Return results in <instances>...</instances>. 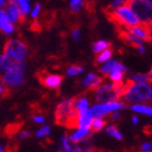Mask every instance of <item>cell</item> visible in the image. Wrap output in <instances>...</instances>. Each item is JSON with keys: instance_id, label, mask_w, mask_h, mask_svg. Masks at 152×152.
Masks as SVG:
<instances>
[{"instance_id": "obj_1", "label": "cell", "mask_w": 152, "mask_h": 152, "mask_svg": "<svg viewBox=\"0 0 152 152\" xmlns=\"http://www.w3.org/2000/svg\"><path fill=\"white\" fill-rule=\"evenodd\" d=\"M122 98L126 103L145 104L152 101V86L147 83H134L130 79L125 82Z\"/></svg>"}, {"instance_id": "obj_2", "label": "cell", "mask_w": 152, "mask_h": 152, "mask_svg": "<svg viewBox=\"0 0 152 152\" xmlns=\"http://www.w3.org/2000/svg\"><path fill=\"white\" fill-rule=\"evenodd\" d=\"M105 13H107L109 20L116 24L117 28H122V27L129 28V27L138 26L141 24L138 16L136 15V13L134 12L133 9L127 4V1L125 2V4L117 8L116 10L109 11Z\"/></svg>"}, {"instance_id": "obj_3", "label": "cell", "mask_w": 152, "mask_h": 152, "mask_svg": "<svg viewBox=\"0 0 152 152\" xmlns=\"http://www.w3.org/2000/svg\"><path fill=\"white\" fill-rule=\"evenodd\" d=\"M125 83H118V84H108L104 83L100 87L94 91V98L99 103H109V102H115L118 99L122 98L123 89Z\"/></svg>"}, {"instance_id": "obj_4", "label": "cell", "mask_w": 152, "mask_h": 152, "mask_svg": "<svg viewBox=\"0 0 152 152\" xmlns=\"http://www.w3.org/2000/svg\"><path fill=\"white\" fill-rule=\"evenodd\" d=\"M27 53V45L20 39H8L3 46V54L10 57L20 64H24Z\"/></svg>"}, {"instance_id": "obj_5", "label": "cell", "mask_w": 152, "mask_h": 152, "mask_svg": "<svg viewBox=\"0 0 152 152\" xmlns=\"http://www.w3.org/2000/svg\"><path fill=\"white\" fill-rule=\"evenodd\" d=\"M127 4L136 13L141 24L152 26V7L148 0H130Z\"/></svg>"}, {"instance_id": "obj_6", "label": "cell", "mask_w": 152, "mask_h": 152, "mask_svg": "<svg viewBox=\"0 0 152 152\" xmlns=\"http://www.w3.org/2000/svg\"><path fill=\"white\" fill-rule=\"evenodd\" d=\"M25 64H18L12 67L10 71L4 73L1 77L3 85H6L8 88H14L24 84L25 79Z\"/></svg>"}, {"instance_id": "obj_7", "label": "cell", "mask_w": 152, "mask_h": 152, "mask_svg": "<svg viewBox=\"0 0 152 152\" xmlns=\"http://www.w3.org/2000/svg\"><path fill=\"white\" fill-rule=\"evenodd\" d=\"M76 109L74 108L73 99H66L61 101L54 111V122L57 125L65 126L67 122L71 120Z\"/></svg>"}, {"instance_id": "obj_8", "label": "cell", "mask_w": 152, "mask_h": 152, "mask_svg": "<svg viewBox=\"0 0 152 152\" xmlns=\"http://www.w3.org/2000/svg\"><path fill=\"white\" fill-rule=\"evenodd\" d=\"M125 108H126V103L115 101L109 102V103H98V104L92 105L90 112L97 118V117H103L104 115L111 113V112H117V110Z\"/></svg>"}, {"instance_id": "obj_9", "label": "cell", "mask_w": 152, "mask_h": 152, "mask_svg": "<svg viewBox=\"0 0 152 152\" xmlns=\"http://www.w3.org/2000/svg\"><path fill=\"white\" fill-rule=\"evenodd\" d=\"M36 77L40 84L49 89H58L63 80V76L59 74H51L47 71H38Z\"/></svg>"}, {"instance_id": "obj_10", "label": "cell", "mask_w": 152, "mask_h": 152, "mask_svg": "<svg viewBox=\"0 0 152 152\" xmlns=\"http://www.w3.org/2000/svg\"><path fill=\"white\" fill-rule=\"evenodd\" d=\"M117 33H118V37H120L124 42H126V44L130 45L132 47L138 49L140 53H143V52H145V47H143V45H142V40H140L139 38L133 36L132 34H129L126 29H124V28H117Z\"/></svg>"}, {"instance_id": "obj_11", "label": "cell", "mask_w": 152, "mask_h": 152, "mask_svg": "<svg viewBox=\"0 0 152 152\" xmlns=\"http://www.w3.org/2000/svg\"><path fill=\"white\" fill-rule=\"evenodd\" d=\"M125 29H126L129 34H132L133 36L139 38L140 40H146V41L152 40L149 26L140 24V25H138V26H134V27H129V28H125Z\"/></svg>"}, {"instance_id": "obj_12", "label": "cell", "mask_w": 152, "mask_h": 152, "mask_svg": "<svg viewBox=\"0 0 152 152\" xmlns=\"http://www.w3.org/2000/svg\"><path fill=\"white\" fill-rule=\"evenodd\" d=\"M103 84V78L95 73H89L83 80V85L89 90H96Z\"/></svg>"}, {"instance_id": "obj_13", "label": "cell", "mask_w": 152, "mask_h": 152, "mask_svg": "<svg viewBox=\"0 0 152 152\" xmlns=\"http://www.w3.org/2000/svg\"><path fill=\"white\" fill-rule=\"evenodd\" d=\"M99 71L101 72L103 75H110L112 72H115V71H122V72H127V69L124 66L123 64H121L120 62L114 60H110L109 62H107L105 64L101 65L99 67Z\"/></svg>"}, {"instance_id": "obj_14", "label": "cell", "mask_w": 152, "mask_h": 152, "mask_svg": "<svg viewBox=\"0 0 152 152\" xmlns=\"http://www.w3.org/2000/svg\"><path fill=\"white\" fill-rule=\"evenodd\" d=\"M92 130L87 128H78L75 133H73L70 136V141L74 145H78V142H82L83 140H86L87 138L92 136Z\"/></svg>"}, {"instance_id": "obj_15", "label": "cell", "mask_w": 152, "mask_h": 152, "mask_svg": "<svg viewBox=\"0 0 152 152\" xmlns=\"http://www.w3.org/2000/svg\"><path fill=\"white\" fill-rule=\"evenodd\" d=\"M6 11H7V13L10 15V18L12 19L13 23L14 22H21L22 15H21V10H20V7H19L18 1H9V3L7 4Z\"/></svg>"}, {"instance_id": "obj_16", "label": "cell", "mask_w": 152, "mask_h": 152, "mask_svg": "<svg viewBox=\"0 0 152 152\" xmlns=\"http://www.w3.org/2000/svg\"><path fill=\"white\" fill-rule=\"evenodd\" d=\"M94 122V115L91 114L90 110L87 112L79 114V122H78V128H87L90 129Z\"/></svg>"}, {"instance_id": "obj_17", "label": "cell", "mask_w": 152, "mask_h": 152, "mask_svg": "<svg viewBox=\"0 0 152 152\" xmlns=\"http://www.w3.org/2000/svg\"><path fill=\"white\" fill-rule=\"evenodd\" d=\"M74 102V108L78 111V113H84V112L89 111V101L88 99L84 97V96H79V97H76L73 98Z\"/></svg>"}, {"instance_id": "obj_18", "label": "cell", "mask_w": 152, "mask_h": 152, "mask_svg": "<svg viewBox=\"0 0 152 152\" xmlns=\"http://www.w3.org/2000/svg\"><path fill=\"white\" fill-rule=\"evenodd\" d=\"M18 62H15V61L13 60V59H11L10 57H8V56H6V54H3L0 57V67H1V71L2 72H4V73H7L8 71H10L12 67H14L15 65H18Z\"/></svg>"}, {"instance_id": "obj_19", "label": "cell", "mask_w": 152, "mask_h": 152, "mask_svg": "<svg viewBox=\"0 0 152 152\" xmlns=\"http://www.w3.org/2000/svg\"><path fill=\"white\" fill-rule=\"evenodd\" d=\"M111 46V44L109 42V41H105V40H98L94 42L92 44V51L95 52V53H101L103 52L104 50L109 49V47Z\"/></svg>"}, {"instance_id": "obj_20", "label": "cell", "mask_w": 152, "mask_h": 152, "mask_svg": "<svg viewBox=\"0 0 152 152\" xmlns=\"http://www.w3.org/2000/svg\"><path fill=\"white\" fill-rule=\"evenodd\" d=\"M130 109H132L134 112H137V113H142V114H146V115H149V116H152V105L134 104V105H132Z\"/></svg>"}, {"instance_id": "obj_21", "label": "cell", "mask_w": 152, "mask_h": 152, "mask_svg": "<svg viewBox=\"0 0 152 152\" xmlns=\"http://www.w3.org/2000/svg\"><path fill=\"white\" fill-rule=\"evenodd\" d=\"M112 54H113V50L109 48V49H107V50H104L103 52H101V53H99L97 56V58H96V63L97 64L107 63L112 58Z\"/></svg>"}, {"instance_id": "obj_22", "label": "cell", "mask_w": 152, "mask_h": 152, "mask_svg": "<svg viewBox=\"0 0 152 152\" xmlns=\"http://www.w3.org/2000/svg\"><path fill=\"white\" fill-rule=\"evenodd\" d=\"M20 7V10H21V15H22V19H21V23H24L26 20V15L29 13V10H31V6H29V2L26 1V0H19L18 1Z\"/></svg>"}, {"instance_id": "obj_23", "label": "cell", "mask_w": 152, "mask_h": 152, "mask_svg": "<svg viewBox=\"0 0 152 152\" xmlns=\"http://www.w3.org/2000/svg\"><path fill=\"white\" fill-rule=\"evenodd\" d=\"M105 125H107V120L103 118V117H97V118H94L92 126H91L92 133L100 132V130H101Z\"/></svg>"}, {"instance_id": "obj_24", "label": "cell", "mask_w": 152, "mask_h": 152, "mask_svg": "<svg viewBox=\"0 0 152 152\" xmlns=\"http://www.w3.org/2000/svg\"><path fill=\"white\" fill-rule=\"evenodd\" d=\"M130 80L134 83H147L149 84L151 83L152 84V79L150 78L149 76L146 75V74H141V73H135L130 76Z\"/></svg>"}, {"instance_id": "obj_25", "label": "cell", "mask_w": 152, "mask_h": 152, "mask_svg": "<svg viewBox=\"0 0 152 152\" xmlns=\"http://www.w3.org/2000/svg\"><path fill=\"white\" fill-rule=\"evenodd\" d=\"M105 133L108 134L109 136L113 137V138H115V139H117V140L123 139L122 134H121L120 130L117 129V127L115 126V125H110V126L107 127V128H105Z\"/></svg>"}, {"instance_id": "obj_26", "label": "cell", "mask_w": 152, "mask_h": 152, "mask_svg": "<svg viewBox=\"0 0 152 152\" xmlns=\"http://www.w3.org/2000/svg\"><path fill=\"white\" fill-rule=\"evenodd\" d=\"M21 123H18V124H9L8 126L6 127V129H4V133H6L7 136L11 137L12 135H14V134L19 133L20 134V128H21Z\"/></svg>"}, {"instance_id": "obj_27", "label": "cell", "mask_w": 152, "mask_h": 152, "mask_svg": "<svg viewBox=\"0 0 152 152\" xmlns=\"http://www.w3.org/2000/svg\"><path fill=\"white\" fill-rule=\"evenodd\" d=\"M0 28L4 34H12L14 32V25L13 23L8 21H1L0 20Z\"/></svg>"}, {"instance_id": "obj_28", "label": "cell", "mask_w": 152, "mask_h": 152, "mask_svg": "<svg viewBox=\"0 0 152 152\" xmlns=\"http://www.w3.org/2000/svg\"><path fill=\"white\" fill-rule=\"evenodd\" d=\"M86 6L85 1H80V0H72L70 1V8L73 12H78Z\"/></svg>"}, {"instance_id": "obj_29", "label": "cell", "mask_w": 152, "mask_h": 152, "mask_svg": "<svg viewBox=\"0 0 152 152\" xmlns=\"http://www.w3.org/2000/svg\"><path fill=\"white\" fill-rule=\"evenodd\" d=\"M123 76L124 72H122V71H115V72H112L109 75V78L111 79L112 83H114V84H118V83H123Z\"/></svg>"}, {"instance_id": "obj_30", "label": "cell", "mask_w": 152, "mask_h": 152, "mask_svg": "<svg viewBox=\"0 0 152 152\" xmlns=\"http://www.w3.org/2000/svg\"><path fill=\"white\" fill-rule=\"evenodd\" d=\"M84 72V67L79 66V65H72L66 70V73L69 76H75Z\"/></svg>"}, {"instance_id": "obj_31", "label": "cell", "mask_w": 152, "mask_h": 152, "mask_svg": "<svg viewBox=\"0 0 152 152\" xmlns=\"http://www.w3.org/2000/svg\"><path fill=\"white\" fill-rule=\"evenodd\" d=\"M49 133H50V127L42 126L41 128H39V129L36 132V136H37L38 138H44V137H47L48 135H49Z\"/></svg>"}, {"instance_id": "obj_32", "label": "cell", "mask_w": 152, "mask_h": 152, "mask_svg": "<svg viewBox=\"0 0 152 152\" xmlns=\"http://www.w3.org/2000/svg\"><path fill=\"white\" fill-rule=\"evenodd\" d=\"M40 9H41L40 3H36L35 7H34V9H33V11H32V13H31V15H32L33 19H36V18H37L39 12H40Z\"/></svg>"}, {"instance_id": "obj_33", "label": "cell", "mask_w": 152, "mask_h": 152, "mask_svg": "<svg viewBox=\"0 0 152 152\" xmlns=\"http://www.w3.org/2000/svg\"><path fill=\"white\" fill-rule=\"evenodd\" d=\"M0 91H1V97L2 98H7L10 95L8 87L6 85H3V84H1V86H0Z\"/></svg>"}, {"instance_id": "obj_34", "label": "cell", "mask_w": 152, "mask_h": 152, "mask_svg": "<svg viewBox=\"0 0 152 152\" xmlns=\"http://www.w3.org/2000/svg\"><path fill=\"white\" fill-rule=\"evenodd\" d=\"M33 121L35 122V123H39V124H42L45 123V117L40 114H34L33 115Z\"/></svg>"}, {"instance_id": "obj_35", "label": "cell", "mask_w": 152, "mask_h": 152, "mask_svg": "<svg viewBox=\"0 0 152 152\" xmlns=\"http://www.w3.org/2000/svg\"><path fill=\"white\" fill-rule=\"evenodd\" d=\"M31 132L29 130H21L19 134V137L20 139H26V138H29L31 137Z\"/></svg>"}, {"instance_id": "obj_36", "label": "cell", "mask_w": 152, "mask_h": 152, "mask_svg": "<svg viewBox=\"0 0 152 152\" xmlns=\"http://www.w3.org/2000/svg\"><path fill=\"white\" fill-rule=\"evenodd\" d=\"M141 151H147V152H151L152 151V142H146L143 143L142 146L140 147Z\"/></svg>"}, {"instance_id": "obj_37", "label": "cell", "mask_w": 152, "mask_h": 152, "mask_svg": "<svg viewBox=\"0 0 152 152\" xmlns=\"http://www.w3.org/2000/svg\"><path fill=\"white\" fill-rule=\"evenodd\" d=\"M72 37L75 41H78L79 37H80V31L78 28H74L73 32H72Z\"/></svg>"}, {"instance_id": "obj_38", "label": "cell", "mask_w": 152, "mask_h": 152, "mask_svg": "<svg viewBox=\"0 0 152 152\" xmlns=\"http://www.w3.org/2000/svg\"><path fill=\"white\" fill-rule=\"evenodd\" d=\"M31 29L35 31V32H38V31H40V29H41V26L39 25L38 21H33L32 25H31Z\"/></svg>"}, {"instance_id": "obj_39", "label": "cell", "mask_w": 152, "mask_h": 152, "mask_svg": "<svg viewBox=\"0 0 152 152\" xmlns=\"http://www.w3.org/2000/svg\"><path fill=\"white\" fill-rule=\"evenodd\" d=\"M120 115H121L120 112H114V113L112 114V120L115 121V120H116V118H117V117L120 116Z\"/></svg>"}, {"instance_id": "obj_40", "label": "cell", "mask_w": 152, "mask_h": 152, "mask_svg": "<svg viewBox=\"0 0 152 152\" xmlns=\"http://www.w3.org/2000/svg\"><path fill=\"white\" fill-rule=\"evenodd\" d=\"M133 123L135 124V125H136V124L138 123V117H137V116H134L133 117Z\"/></svg>"}, {"instance_id": "obj_41", "label": "cell", "mask_w": 152, "mask_h": 152, "mask_svg": "<svg viewBox=\"0 0 152 152\" xmlns=\"http://www.w3.org/2000/svg\"><path fill=\"white\" fill-rule=\"evenodd\" d=\"M7 3H9V2H7V1H1V2H0V6H1V8H3V7H6V4Z\"/></svg>"}, {"instance_id": "obj_42", "label": "cell", "mask_w": 152, "mask_h": 152, "mask_svg": "<svg viewBox=\"0 0 152 152\" xmlns=\"http://www.w3.org/2000/svg\"><path fill=\"white\" fill-rule=\"evenodd\" d=\"M148 76H149L150 78L152 79V69H151V70H150V72H149V74H148Z\"/></svg>"}, {"instance_id": "obj_43", "label": "cell", "mask_w": 152, "mask_h": 152, "mask_svg": "<svg viewBox=\"0 0 152 152\" xmlns=\"http://www.w3.org/2000/svg\"><path fill=\"white\" fill-rule=\"evenodd\" d=\"M150 27V34H151V37H152V26H149Z\"/></svg>"}, {"instance_id": "obj_44", "label": "cell", "mask_w": 152, "mask_h": 152, "mask_svg": "<svg viewBox=\"0 0 152 152\" xmlns=\"http://www.w3.org/2000/svg\"><path fill=\"white\" fill-rule=\"evenodd\" d=\"M0 152H4V150H3V147L1 146V148H0Z\"/></svg>"}, {"instance_id": "obj_45", "label": "cell", "mask_w": 152, "mask_h": 152, "mask_svg": "<svg viewBox=\"0 0 152 152\" xmlns=\"http://www.w3.org/2000/svg\"><path fill=\"white\" fill-rule=\"evenodd\" d=\"M139 152H147V151H139Z\"/></svg>"}]
</instances>
